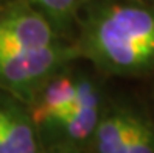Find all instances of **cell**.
I'll list each match as a JSON object with an SVG mask.
<instances>
[{
    "instance_id": "1",
    "label": "cell",
    "mask_w": 154,
    "mask_h": 153,
    "mask_svg": "<svg viewBox=\"0 0 154 153\" xmlns=\"http://www.w3.org/2000/svg\"><path fill=\"white\" fill-rule=\"evenodd\" d=\"M73 42L81 59L106 78L154 75V6L145 0H87Z\"/></svg>"
},
{
    "instance_id": "2",
    "label": "cell",
    "mask_w": 154,
    "mask_h": 153,
    "mask_svg": "<svg viewBox=\"0 0 154 153\" xmlns=\"http://www.w3.org/2000/svg\"><path fill=\"white\" fill-rule=\"evenodd\" d=\"M81 59L75 42L23 2H0V88L26 102L45 78Z\"/></svg>"
},
{
    "instance_id": "3",
    "label": "cell",
    "mask_w": 154,
    "mask_h": 153,
    "mask_svg": "<svg viewBox=\"0 0 154 153\" xmlns=\"http://www.w3.org/2000/svg\"><path fill=\"white\" fill-rule=\"evenodd\" d=\"M112 89L111 80L89 64L76 98L44 141L42 147L61 144L87 150L89 142L106 111Z\"/></svg>"
},
{
    "instance_id": "4",
    "label": "cell",
    "mask_w": 154,
    "mask_h": 153,
    "mask_svg": "<svg viewBox=\"0 0 154 153\" xmlns=\"http://www.w3.org/2000/svg\"><path fill=\"white\" fill-rule=\"evenodd\" d=\"M87 69L84 59L67 62L50 74L25 102L42 144L76 98Z\"/></svg>"
},
{
    "instance_id": "5",
    "label": "cell",
    "mask_w": 154,
    "mask_h": 153,
    "mask_svg": "<svg viewBox=\"0 0 154 153\" xmlns=\"http://www.w3.org/2000/svg\"><path fill=\"white\" fill-rule=\"evenodd\" d=\"M42 148L25 102L0 88V153H41Z\"/></svg>"
},
{
    "instance_id": "6",
    "label": "cell",
    "mask_w": 154,
    "mask_h": 153,
    "mask_svg": "<svg viewBox=\"0 0 154 153\" xmlns=\"http://www.w3.org/2000/svg\"><path fill=\"white\" fill-rule=\"evenodd\" d=\"M134 97L112 89L106 111L89 142L87 153H128Z\"/></svg>"
},
{
    "instance_id": "7",
    "label": "cell",
    "mask_w": 154,
    "mask_h": 153,
    "mask_svg": "<svg viewBox=\"0 0 154 153\" xmlns=\"http://www.w3.org/2000/svg\"><path fill=\"white\" fill-rule=\"evenodd\" d=\"M0 2H23L31 5L44 16H47L66 38L73 41L79 11L87 0H0Z\"/></svg>"
},
{
    "instance_id": "8",
    "label": "cell",
    "mask_w": 154,
    "mask_h": 153,
    "mask_svg": "<svg viewBox=\"0 0 154 153\" xmlns=\"http://www.w3.org/2000/svg\"><path fill=\"white\" fill-rule=\"evenodd\" d=\"M128 153H154V125L149 120L142 98L134 97L131 111Z\"/></svg>"
},
{
    "instance_id": "9",
    "label": "cell",
    "mask_w": 154,
    "mask_h": 153,
    "mask_svg": "<svg viewBox=\"0 0 154 153\" xmlns=\"http://www.w3.org/2000/svg\"><path fill=\"white\" fill-rule=\"evenodd\" d=\"M142 102H143L145 110H146L149 120L154 125V75L149 77V86H148V91H146V97L142 98Z\"/></svg>"
},
{
    "instance_id": "10",
    "label": "cell",
    "mask_w": 154,
    "mask_h": 153,
    "mask_svg": "<svg viewBox=\"0 0 154 153\" xmlns=\"http://www.w3.org/2000/svg\"><path fill=\"white\" fill-rule=\"evenodd\" d=\"M41 153H87L83 148H78V147H70V145H48V147H44Z\"/></svg>"
},
{
    "instance_id": "11",
    "label": "cell",
    "mask_w": 154,
    "mask_h": 153,
    "mask_svg": "<svg viewBox=\"0 0 154 153\" xmlns=\"http://www.w3.org/2000/svg\"><path fill=\"white\" fill-rule=\"evenodd\" d=\"M145 2H148L151 6H154V0H145Z\"/></svg>"
}]
</instances>
